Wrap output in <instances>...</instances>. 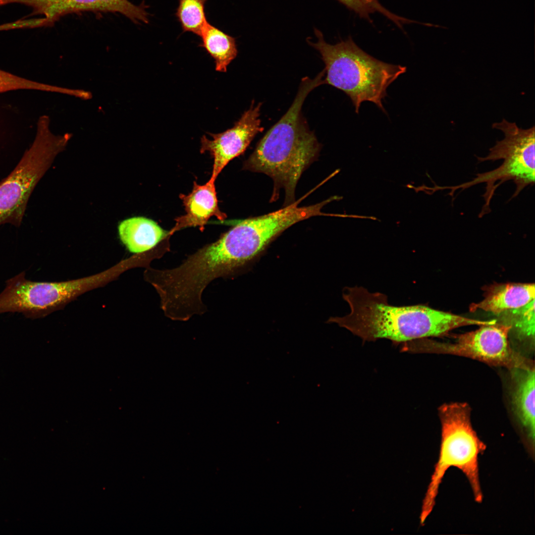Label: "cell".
Segmentation results:
<instances>
[{
	"label": "cell",
	"mask_w": 535,
	"mask_h": 535,
	"mask_svg": "<svg viewBox=\"0 0 535 535\" xmlns=\"http://www.w3.org/2000/svg\"><path fill=\"white\" fill-rule=\"evenodd\" d=\"M343 297L349 313L330 318L335 323L364 341L385 338L395 343L444 335L456 328L481 325L483 321L437 310L423 305L395 306L385 295L363 287L347 288Z\"/></svg>",
	"instance_id": "1"
},
{
	"label": "cell",
	"mask_w": 535,
	"mask_h": 535,
	"mask_svg": "<svg viewBox=\"0 0 535 535\" xmlns=\"http://www.w3.org/2000/svg\"><path fill=\"white\" fill-rule=\"evenodd\" d=\"M323 84L320 72L314 79L301 80L296 97L284 115L266 133L245 161L243 169L265 173L272 178L270 202L285 192L284 206L295 202V191L302 173L317 159L320 145L302 115L308 95Z\"/></svg>",
	"instance_id": "2"
},
{
	"label": "cell",
	"mask_w": 535,
	"mask_h": 535,
	"mask_svg": "<svg viewBox=\"0 0 535 535\" xmlns=\"http://www.w3.org/2000/svg\"><path fill=\"white\" fill-rule=\"evenodd\" d=\"M318 41L308 43L321 55L326 76L323 83L344 92L351 99L358 113L361 104L369 101L385 112L382 100L386 89L406 67L380 61L359 47L351 38L331 45L326 43L322 33L315 29Z\"/></svg>",
	"instance_id": "3"
},
{
	"label": "cell",
	"mask_w": 535,
	"mask_h": 535,
	"mask_svg": "<svg viewBox=\"0 0 535 535\" xmlns=\"http://www.w3.org/2000/svg\"><path fill=\"white\" fill-rule=\"evenodd\" d=\"M439 413L441 425L439 456L424 501L423 522L432 511L440 484L450 468H457L466 477L476 502L481 503L483 500L479 457L486 445L472 427L470 407L464 403H448L440 407Z\"/></svg>",
	"instance_id": "4"
},
{
	"label": "cell",
	"mask_w": 535,
	"mask_h": 535,
	"mask_svg": "<svg viewBox=\"0 0 535 535\" xmlns=\"http://www.w3.org/2000/svg\"><path fill=\"white\" fill-rule=\"evenodd\" d=\"M492 127L501 131L503 139L498 141L484 157H478L479 162L502 160V164L494 170L477 174L471 181L452 187H445L451 192L473 185L485 183L483 197L485 204L480 217L490 211L489 205L495 191L503 183L513 180L516 189L512 198L516 197L527 186L535 183V127L528 129L519 127L515 122L503 118L495 122ZM450 192V193H451Z\"/></svg>",
	"instance_id": "5"
},
{
	"label": "cell",
	"mask_w": 535,
	"mask_h": 535,
	"mask_svg": "<svg viewBox=\"0 0 535 535\" xmlns=\"http://www.w3.org/2000/svg\"><path fill=\"white\" fill-rule=\"evenodd\" d=\"M49 122L47 116L40 117L32 145L14 169L0 181V226H20L35 187L70 138L68 134H52Z\"/></svg>",
	"instance_id": "6"
},
{
	"label": "cell",
	"mask_w": 535,
	"mask_h": 535,
	"mask_svg": "<svg viewBox=\"0 0 535 535\" xmlns=\"http://www.w3.org/2000/svg\"><path fill=\"white\" fill-rule=\"evenodd\" d=\"M509 325L496 323L481 325L474 331L457 335L452 342L422 338L408 342L406 349L413 353H443L467 357L511 370L535 368L534 363L513 350L508 341Z\"/></svg>",
	"instance_id": "7"
},
{
	"label": "cell",
	"mask_w": 535,
	"mask_h": 535,
	"mask_svg": "<svg viewBox=\"0 0 535 535\" xmlns=\"http://www.w3.org/2000/svg\"><path fill=\"white\" fill-rule=\"evenodd\" d=\"M19 3L32 8L29 16L42 15L46 27L52 26L61 17L85 11L118 13L136 24L149 22L147 6L135 5L128 0H0V6Z\"/></svg>",
	"instance_id": "8"
},
{
	"label": "cell",
	"mask_w": 535,
	"mask_h": 535,
	"mask_svg": "<svg viewBox=\"0 0 535 535\" xmlns=\"http://www.w3.org/2000/svg\"><path fill=\"white\" fill-rule=\"evenodd\" d=\"M261 106V103L255 106L253 101L232 127L220 133H209L211 139L202 136L200 152H209L214 160L210 179L215 181L227 163L243 154L256 135L263 131L260 118Z\"/></svg>",
	"instance_id": "9"
},
{
	"label": "cell",
	"mask_w": 535,
	"mask_h": 535,
	"mask_svg": "<svg viewBox=\"0 0 535 535\" xmlns=\"http://www.w3.org/2000/svg\"><path fill=\"white\" fill-rule=\"evenodd\" d=\"M179 197L186 213L175 219L176 223L169 231L170 235L188 227L198 226L203 230L211 217L215 216L222 220L226 217L218 207L214 180L210 179L203 185L194 181L191 192L187 195L181 194Z\"/></svg>",
	"instance_id": "10"
},
{
	"label": "cell",
	"mask_w": 535,
	"mask_h": 535,
	"mask_svg": "<svg viewBox=\"0 0 535 535\" xmlns=\"http://www.w3.org/2000/svg\"><path fill=\"white\" fill-rule=\"evenodd\" d=\"M515 385L513 402L522 430L523 442L529 455L535 457V368L512 369Z\"/></svg>",
	"instance_id": "11"
},
{
	"label": "cell",
	"mask_w": 535,
	"mask_h": 535,
	"mask_svg": "<svg viewBox=\"0 0 535 535\" xmlns=\"http://www.w3.org/2000/svg\"><path fill=\"white\" fill-rule=\"evenodd\" d=\"M534 283H496L485 290L484 298L472 304L470 310H481L498 315L525 305L535 299Z\"/></svg>",
	"instance_id": "12"
},
{
	"label": "cell",
	"mask_w": 535,
	"mask_h": 535,
	"mask_svg": "<svg viewBox=\"0 0 535 535\" xmlns=\"http://www.w3.org/2000/svg\"><path fill=\"white\" fill-rule=\"evenodd\" d=\"M119 239L131 253L147 252L170 235L155 221L143 216H135L121 221L118 226Z\"/></svg>",
	"instance_id": "13"
},
{
	"label": "cell",
	"mask_w": 535,
	"mask_h": 535,
	"mask_svg": "<svg viewBox=\"0 0 535 535\" xmlns=\"http://www.w3.org/2000/svg\"><path fill=\"white\" fill-rule=\"evenodd\" d=\"M200 46L214 59L216 71L225 72L238 53L235 39L206 21L199 36Z\"/></svg>",
	"instance_id": "14"
},
{
	"label": "cell",
	"mask_w": 535,
	"mask_h": 535,
	"mask_svg": "<svg viewBox=\"0 0 535 535\" xmlns=\"http://www.w3.org/2000/svg\"><path fill=\"white\" fill-rule=\"evenodd\" d=\"M498 316L501 323L510 326L518 339L535 344V299L521 307L505 311Z\"/></svg>",
	"instance_id": "15"
},
{
	"label": "cell",
	"mask_w": 535,
	"mask_h": 535,
	"mask_svg": "<svg viewBox=\"0 0 535 535\" xmlns=\"http://www.w3.org/2000/svg\"><path fill=\"white\" fill-rule=\"evenodd\" d=\"M208 0H178L175 15L183 32H191L199 36L207 21L205 5Z\"/></svg>",
	"instance_id": "16"
},
{
	"label": "cell",
	"mask_w": 535,
	"mask_h": 535,
	"mask_svg": "<svg viewBox=\"0 0 535 535\" xmlns=\"http://www.w3.org/2000/svg\"><path fill=\"white\" fill-rule=\"evenodd\" d=\"M360 16L369 19L371 14L377 12L401 27L406 19L391 12L384 7L378 0H338Z\"/></svg>",
	"instance_id": "17"
},
{
	"label": "cell",
	"mask_w": 535,
	"mask_h": 535,
	"mask_svg": "<svg viewBox=\"0 0 535 535\" xmlns=\"http://www.w3.org/2000/svg\"><path fill=\"white\" fill-rule=\"evenodd\" d=\"M18 90L53 92V86L24 78L0 69V93Z\"/></svg>",
	"instance_id": "18"
}]
</instances>
